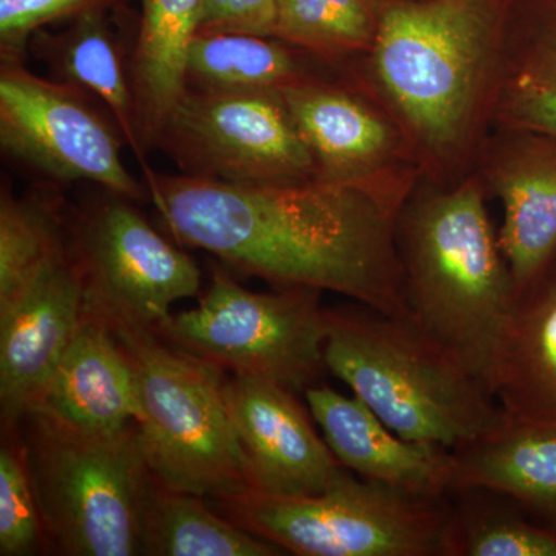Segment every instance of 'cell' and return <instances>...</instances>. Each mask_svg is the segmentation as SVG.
I'll return each mask as SVG.
<instances>
[{
  "mask_svg": "<svg viewBox=\"0 0 556 556\" xmlns=\"http://www.w3.org/2000/svg\"><path fill=\"white\" fill-rule=\"evenodd\" d=\"M172 239L278 288L336 292L408 318L396 208L354 186H241L142 172Z\"/></svg>",
  "mask_w": 556,
  "mask_h": 556,
  "instance_id": "obj_1",
  "label": "cell"
},
{
  "mask_svg": "<svg viewBox=\"0 0 556 556\" xmlns=\"http://www.w3.org/2000/svg\"><path fill=\"white\" fill-rule=\"evenodd\" d=\"M497 0H382L371 49L354 78L397 119L424 175L466 177L493 123L504 80Z\"/></svg>",
  "mask_w": 556,
  "mask_h": 556,
  "instance_id": "obj_2",
  "label": "cell"
},
{
  "mask_svg": "<svg viewBox=\"0 0 556 556\" xmlns=\"http://www.w3.org/2000/svg\"><path fill=\"white\" fill-rule=\"evenodd\" d=\"M486 199L475 170L420 178L399 211L396 244L409 320L490 390L515 285Z\"/></svg>",
  "mask_w": 556,
  "mask_h": 556,
  "instance_id": "obj_3",
  "label": "cell"
},
{
  "mask_svg": "<svg viewBox=\"0 0 556 556\" xmlns=\"http://www.w3.org/2000/svg\"><path fill=\"white\" fill-rule=\"evenodd\" d=\"M325 365L399 437L456 450L496 430L506 409L409 318L327 308Z\"/></svg>",
  "mask_w": 556,
  "mask_h": 556,
  "instance_id": "obj_4",
  "label": "cell"
},
{
  "mask_svg": "<svg viewBox=\"0 0 556 556\" xmlns=\"http://www.w3.org/2000/svg\"><path fill=\"white\" fill-rule=\"evenodd\" d=\"M47 551L65 556L139 555L150 471L138 424L91 434L30 409L17 427Z\"/></svg>",
  "mask_w": 556,
  "mask_h": 556,
  "instance_id": "obj_5",
  "label": "cell"
},
{
  "mask_svg": "<svg viewBox=\"0 0 556 556\" xmlns=\"http://www.w3.org/2000/svg\"><path fill=\"white\" fill-rule=\"evenodd\" d=\"M108 325L137 375L139 439L155 481L207 501L251 492L225 369L172 345L153 329Z\"/></svg>",
  "mask_w": 556,
  "mask_h": 556,
  "instance_id": "obj_6",
  "label": "cell"
},
{
  "mask_svg": "<svg viewBox=\"0 0 556 556\" xmlns=\"http://www.w3.org/2000/svg\"><path fill=\"white\" fill-rule=\"evenodd\" d=\"M252 535L300 556H442L448 497H427L358 478L343 468L324 492H251L214 501Z\"/></svg>",
  "mask_w": 556,
  "mask_h": 556,
  "instance_id": "obj_7",
  "label": "cell"
},
{
  "mask_svg": "<svg viewBox=\"0 0 556 556\" xmlns=\"http://www.w3.org/2000/svg\"><path fill=\"white\" fill-rule=\"evenodd\" d=\"M320 295L308 288L252 292L214 269L200 305L170 313L153 331L232 375L276 380L305 393L328 371Z\"/></svg>",
  "mask_w": 556,
  "mask_h": 556,
  "instance_id": "obj_8",
  "label": "cell"
},
{
  "mask_svg": "<svg viewBox=\"0 0 556 556\" xmlns=\"http://www.w3.org/2000/svg\"><path fill=\"white\" fill-rule=\"evenodd\" d=\"M155 146L188 177L241 186L316 179L313 156L281 91L188 90Z\"/></svg>",
  "mask_w": 556,
  "mask_h": 556,
  "instance_id": "obj_9",
  "label": "cell"
},
{
  "mask_svg": "<svg viewBox=\"0 0 556 556\" xmlns=\"http://www.w3.org/2000/svg\"><path fill=\"white\" fill-rule=\"evenodd\" d=\"M124 138L115 121L91 105L89 94L43 79L20 60L0 67V144L13 159L58 181H89L130 201L148 189L121 156Z\"/></svg>",
  "mask_w": 556,
  "mask_h": 556,
  "instance_id": "obj_10",
  "label": "cell"
},
{
  "mask_svg": "<svg viewBox=\"0 0 556 556\" xmlns=\"http://www.w3.org/2000/svg\"><path fill=\"white\" fill-rule=\"evenodd\" d=\"M70 241L86 311L108 324L153 329L175 302L200 295L195 262L115 193L79 219Z\"/></svg>",
  "mask_w": 556,
  "mask_h": 556,
  "instance_id": "obj_11",
  "label": "cell"
},
{
  "mask_svg": "<svg viewBox=\"0 0 556 556\" xmlns=\"http://www.w3.org/2000/svg\"><path fill=\"white\" fill-rule=\"evenodd\" d=\"M351 78L314 76L281 93L308 146L317 181L368 190L399 212L426 175L387 105Z\"/></svg>",
  "mask_w": 556,
  "mask_h": 556,
  "instance_id": "obj_12",
  "label": "cell"
},
{
  "mask_svg": "<svg viewBox=\"0 0 556 556\" xmlns=\"http://www.w3.org/2000/svg\"><path fill=\"white\" fill-rule=\"evenodd\" d=\"M86 317V292L72 241L0 308V417L16 433Z\"/></svg>",
  "mask_w": 556,
  "mask_h": 556,
  "instance_id": "obj_13",
  "label": "cell"
},
{
  "mask_svg": "<svg viewBox=\"0 0 556 556\" xmlns=\"http://www.w3.org/2000/svg\"><path fill=\"white\" fill-rule=\"evenodd\" d=\"M226 399L254 492L317 495L342 473L345 467L318 437L308 409L291 388L258 376L232 375Z\"/></svg>",
  "mask_w": 556,
  "mask_h": 556,
  "instance_id": "obj_14",
  "label": "cell"
},
{
  "mask_svg": "<svg viewBox=\"0 0 556 556\" xmlns=\"http://www.w3.org/2000/svg\"><path fill=\"white\" fill-rule=\"evenodd\" d=\"M473 170L503 204L497 240L518 292L556 252V137L492 124Z\"/></svg>",
  "mask_w": 556,
  "mask_h": 556,
  "instance_id": "obj_15",
  "label": "cell"
},
{
  "mask_svg": "<svg viewBox=\"0 0 556 556\" xmlns=\"http://www.w3.org/2000/svg\"><path fill=\"white\" fill-rule=\"evenodd\" d=\"M306 405L342 467L358 478L427 497L457 490L453 450L394 433L356 396L311 387Z\"/></svg>",
  "mask_w": 556,
  "mask_h": 556,
  "instance_id": "obj_16",
  "label": "cell"
},
{
  "mask_svg": "<svg viewBox=\"0 0 556 556\" xmlns=\"http://www.w3.org/2000/svg\"><path fill=\"white\" fill-rule=\"evenodd\" d=\"M31 409L91 434L118 433L137 422L139 394L134 365L101 317L86 311Z\"/></svg>",
  "mask_w": 556,
  "mask_h": 556,
  "instance_id": "obj_17",
  "label": "cell"
},
{
  "mask_svg": "<svg viewBox=\"0 0 556 556\" xmlns=\"http://www.w3.org/2000/svg\"><path fill=\"white\" fill-rule=\"evenodd\" d=\"M490 390L514 419L556 424V252L515 292Z\"/></svg>",
  "mask_w": 556,
  "mask_h": 556,
  "instance_id": "obj_18",
  "label": "cell"
},
{
  "mask_svg": "<svg viewBox=\"0 0 556 556\" xmlns=\"http://www.w3.org/2000/svg\"><path fill=\"white\" fill-rule=\"evenodd\" d=\"M453 455L457 490H490L556 521V424L508 417Z\"/></svg>",
  "mask_w": 556,
  "mask_h": 556,
  "instance_id": "obj_19",
  "label": "cell"
},
{
  "mask_svg": "<svg viewBox=\"0 0 556 556\" xmlns=\"http://www.w3.org/2000/svg\"><path fill=\"white\" fill-rule=\"evenodd\" d=\"M112 11H90L70 21L68 27L58 33L42 28L33 35V47L40 60L49 64L54 80L84 91L108 108L110 118L115 121L144 172L149 166L139 138L130 72L124 64L123 47L110 20Z\"/></svg>",
  "mask_w": 556,
  "mask_h": 556,
  "instance_id": "obj_20",
  "label": "cell"
},
{
  "mask_svg": "<svg viewBox=\"0 0 556 556\" xmlns=\"http://www.w3.org/2000/svg\"><path fill=\"white\" fill-rule=\"evenodd\" d=\"M141 7L129 72L139 138L148 150L188 91L186 62L203 0H141Z\"/></svg>",
  "mask_w": 556,
  "mask_h": 556,
  "instance_id": "obj_21",
  "label": "cell"
},
{
  "mask_svg": "<svg viewBox=\"0 0 556 556\" xmlns=\"http://www.w3.org/2000/svg\"><path fill=\"white\" fill-rule=\"evenodd\" d=\"M308 58L274 36L197 33L186 62V86L211 93L283 91L317 76Z\"/></svg>",
  "mask_w": 556,
  "mask_h": 556,
  "instance_id": "obj_22",
  "label": "cell"
},
{
  "mask_svg": "<svg viewBox=\"0 0 556 556\" xmlns=\"http://www.w3.org/2000/svg\"><path fill=\"white\" fill-rule=\"evenodd\" d=\"M206 497L150 482L142 507L139 555L278 556L283 548L233 525Z\"/></svg>",
  "mask_w": 556,
  "mask_h": 556,
  "instance_id": "obj_23",
  "label": "cell"
},
{
  "mask_svg": "<svg viewBox=\"0 0 556 556\" xmlns=\"http://www.w3.org/2000/svg\"><path fill=\"white\" fill-rule=\"evenodd\" d=\"M517 504L490 490L450 495L442 556H556V532L527 521Z\"/></svg>",
  "mask_w": 556,
  "mask_h": 556,
  "instance_id": "obj_24",
  "label": "cell"
},
{
  "mask_svg": "<svg viewBox=\"0 0 556 556\" xmlns=\"http://www.w3.org/2000/svg\"><path fill=\"white\" fill-rule=\"evenodd\" d=\"M382 0H277L276 38L327 64L362 60L378 31Z\"/></svg>",
  "mask_w": 556,
  "mask_h": 556,
  "instance_id": "obj_25",
  "label": "cell"
},
{
  "mask_svg": "<svg viewBox=\"0 0 556 556\" xmlns=\"http://www.w3.org/2000/svg\"><path fill=\"white\" fill-rule=\"evenodd\" d=\"M56 211L31 199L0 200V308L25 288L53 255L68 244Z\"/></svg>",
  "mask_w": 556,
  "mask_h": 556,
  "instance_id": "obj_26",
  "label": "cell"
},
{
  "mask_svg": "<svg viewBox=\"0 0 556 556\" xmlns=\"http://www.w3.org/2000/svg\"><path fill=\"white\" fill-rule=\"evenodd\" d=\"M47 551L38 503L17 433L0 450V555L33 556Z\"/></svg>",
  "mask_w": 556,
  "mask_h": 556,
  "instance_id": "obj_27",
  "label": "cell"
},
{
  "mask_svg": "<svg viewBox=\"0 0 556 556\" xmlns=\"http://www.w3.org/2000/svg\"><path fill=\"white\" fill-rule=\"evenodd\" d=\"M126 0H0L2 60L24 56L35 33L54 22L72 21L90 11L116 10Z\"/></svg>",
  "mask_w": 556,
  "mask_h": 556,
  "instance_id": "obj_28",
  "label": "cell"
},
{
  "mask_svg": "<svg viewBox=\"0 0 556 556\" xmlns=\"http://www.w3.org/2000/svg\"><path fill=\"white\" fill-rule=\"evenodd\" d=\"M504 79L556 89V17L535 30L504 28Z\"/></svg>",
  "mask_w": 556,
  "mask_h": 556,
  "instance_id": "obj_29",
  "label": "cell"
},
{
  "mask_svg": "<svg viewBox=\"0 0 556 556\" xmlns=\"http://www.w3.org/2000/svg\"><path fill=\"white\" fill-rule=\"evenodd\" d=\"M492 124L544 131L556 137V89L504 79Z\"/></svg>",
  "mask_w": 556,
  "mask_h": 556,
  "instance_id": "obj_30",
  "label": "cell"
},
{
  "mask_svg": "<svg viewBox=\"0 0 556 556\" xmlns=\"http://www.w3.org/2000/svg\"><path fill=\"white\" fill-rule=\"evenodd\" d=\"M277 0H203L197 33H248L276 38Z\"/></svg>",
  "mask_w": 556,
  "mask_h": 556,
  "instance_id": "obj_31",
  "label": "cell"
}]
</instances>
